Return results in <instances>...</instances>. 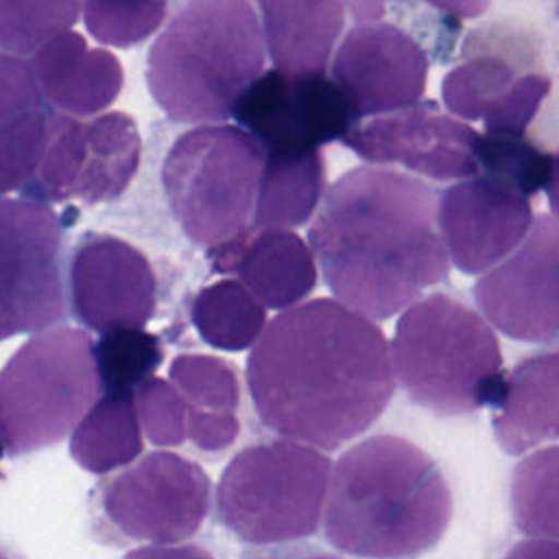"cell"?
<instances>
[{"label":"cell","mask_w":559,"mask_h":559,"mask_svg":"<svg viewBox=\"0 0 559 559\" xmlns=\"http://www.w3.org/2000/svg\"><path fill=\"white\" fill-rule=\"evenodd\" d=\"M247 389L269 430L330 452L373 426L395 371L371 319L317 297L266 323L247 358Z\"/></svg>","instance_id":"1"},{"label":"cell","mask_w":559,"mask_h":559,"mask_svg":"<svg viewBox=\"0 0 559 559\" xmlns=\"http://www.w3.org/2000/svg\"><path fill=\"white\" fill-rule=\"evenodd\" d=\"M439 197L384 166L343 173L325 192L308 242L328 288L367 319H389L445 280Z\"/></svg>","instance_id":"2"},{"label":"cell","mask_w":559,"mask_h":559,"mask_svg":"<svg viewBox=\"0 0 559 559\" xmlns=\"http://www.w3.org/2000/svg\"><path fill=\"white\" fill-rule=\"evenodd\" d=\"M452 493L437 463L400 435H373L332 467L325 539L360 559H413L439 544Z\"/></svg>","instance_id":"3"},{"label":"cell","mask_w":559,"mask_h":559,"mask_svg":"<svg viewBox=\"0 0 559 559\" xmlns=\"http://www.w3.org/2000/svg\"><path fill=\"white\" fill-rule=\"evenodd\" d=\"M264 72V35L249 0H190L146 55V87L175 122L218 124Z\"/></svg>","instance_id":"4"},{"label":"cell","mask_w":559,"mask_h":559,"mask_svg":"<svg viewBox=\"0 0 559 559\" xmlns=\"http://www.w3.org/2000/svg\"><path fill=\"white\" fill-rule=\"evenodd\" d=\"M391 360L406 395L437 415L498 406L507 384L493 330L445 293L417 299L402 312Z\"/></svg>","instance_id":"5"},{"label":"cell","mask_w":559,"mask_h":559,"mask_svg":"<svg viewBox=\"0 0 559 559\" xmlns=\"http://www.w3.org/2000/svg\"><path fill=\"white\" fill-rule=\"evenodd\" d=\"M100 395L90 332L59 325L33 334L0 369V439L9 456L57 445Z\"/></svg>","instance_id":"6"},{"label":"cell","mask_w":559,"mask_h":559,"mask_svg":"<svg viewBox=\"0 0 559 559\" xmlns=\"http://www.w3.org/2000/svg\"><path fill=\"white\" fill-rule=\"evenodd\" d=\"M330 476L332 461L308 443L255 441L225 465L214 491L216 518L249 546L310 537L325 511Z\"/></svg>","instance_id":"7"},{"label":"cell","mask_w":559,"mask_h":559,"mask_svg":"<svg viewBox=\"0 0 559 559\" xmlns=\"http://www.w3.org/2000/svg\"><path fill=\"white\" fill-rule=\"evenodd\" d=\"M266 153L236 124H201L181 133L162 166L168 207L181 231L218 247L253 227Z\"/></svg>","instance_id":"8"},{"label":"cell","mask_w":559,"mask_h":559,"mask_svg":"<svg viewBox=\"0 0 559 559\" xmlns=\"http://www.w3.org/2000/svg\"><path fill=\"white\" fill-rule=\"evenodd\" d=\"M210 507L207 472L181 454L155 450L92 487L90 533L107 546H175L197 535Z\"/></svg>","instance_id":"9"},{"label":"cell","mask_w":559,"mask_h":559,"mask_svg":"<svg viewBox=\"0 0 559 559\" xmlns=\"http://www.w3.org/2000/svg\"><path fill=\"white\" fill-rule=\"evenodd\" d=\"M63 227L37 199L0 197V341L66 317Z\"/></svg>","instance_id":"10"},{"label":"cell","mask_w":559,"mask_h":559,"mask_svg":"<svg viewBox=\"0 0 559 559\" xmlns=\"http://www.w3.org/2000/svg\"><path fill=\"white\" fill-rule=\"evenodd\" d=\"M266 155H308L343 140L358 124L347 98L328 74L262 72L234 114Z\"/></svg>","instance_id":"11"},{"label":"cell","mask_w":559,"mask_h":559,"mask_svg":"<svg viewBox=\"0 0 559 559\" xmlns=\"http://www.w3.org/2000/svg\"><path fill=\"white\" fill-rule=\"evenodd\" d=\"M474 299L509 338L559 341V218L535 216L522 245L478 277Z\"/></svg>","instance_id":"12"},{"label":"cell","mask_w":559,"mask_h":559,"mask_svg":"<svg viewBox=\"0 0 559 559\" xmlns=\"http://www.w3.org/2000/svg\"><path fill=\"white\" fill-rule=\"evenodd\" d=\"M478 131L443 114L435 100H424L367 118L341 142L369 164H402L428 179L454 181L478 175Z\"/></svg>","instance_id":"13"},{"label":"cell","mask_w":559,"mask_h":559,"mask_svg":"<svg viewBox=\"0 0 559 559\" xmlns=\"http://www.w3.org/2000/svg\"><path fill=\"white\" fill-rule=\"evenodd\" d=\"M332 81L347 98L358 122L421 103L428 57L400 26L356 24L332 57Z\"/></svg>","instance_id":"14"},{"label":"cell","mask_w":559,"mask_h":559,"mask_svg":"<svg viewBox=\"0 0 559 559\" xmlns=\"http://www.w3.org/2000/svg\"><path fill=\"white\" fill-rule=\"evenodd\" d=\"M74 319L98 334L144 328L157 308V280L148 258L111 234H85L70 258Z\"/></svg>","instance_id":"15"},{"label":"cell","mask_w":559,"mask_h":559,"mask_svg":"<svg viewBox=\"0 0 559 559\" xmlns=\"http://www.w3.org/2000/svg\"><path fill=\"white\" fill-rule=\"evenodd\" d=\"M437 221L452 264L465 275H476L509 258L535 216L528 197L476 175L443 190Z\"/></svg>","instance_id":"16"},{"label":"cell","mask_w":559,"mask_h":559,"mask_svg":"<svg viewBox=\"0 0 559 559\" xmlns=\"http://www.w3.org/2000/svg\"><path fill=\"white\" fill-rule=\"evenodd\" d=\"M218 273H236L253 297L273 310H288L317 286L312 249L286 227H249L225 245L210 249Z\"/></svg>","instance_id":"17"},{"label":"cell","mask_w":559,"mask_h":559,"mask_svg":"<svg viewBox=\"0 0 559 559\" xmlns=\"http://www.w3.org/2000/svg\"><path fill=\"white\" fill-rule=\"evenodd\" d=\"M548 92L546 74H518L498 57L467 59L441 81V96L450 114L483 120L485 133L524 135Z\"/></svg>","instance_id":"18"},{"label":"cell","mask_w":559,"mask_h":559,"mask_svg":"<svg viewBox=\"0 0 559 559\" xmlns=\"http://www.w3.org/2000/svg\"><path fill=\"white\" fill-rule=\"evenodd\" d=\"M28 63L44 100L74 118L100 114L124 85L120 59L105 48L87 46L76 31L52 37Z\"/></svg>","instance_id":"19"},{"label":"cell","mask_w":559,"mask_h":559,"mask_svg":"<svg viewBox=\"0 0 559 559\" xmlns=\"http://www.w3.org/2000/svg\"><path fill=\"white\" fill-rule=\"evenodd\" d=\"M48 129V107L31 63L0 52V197L35 179Z\"/></svg>","instance_id":"20"},{"label":"cell","mask_w":559,"mask_h":559,"mask_svg":"<svg viewBox=\"0 0 559 559\" xmlns=\"http://www.w3.org/2000/svg\"><path fill=\"white\" fill-rule=\"evenodd\" d=\"M255 2L273 66L290 74H325L345 26V0Z\"/></svg>","instance_id":"21"},{"label":"cell","mask_w":559,"mask_h":559,"mask_svg":"<svg viewBox=\"0 0 559 559\" xmlns=\"http://www.w3.org/2000/svg\"><path fill=\"white\" fill-rule=\"evenodd\" d=\"M493 435L507 454H524L559 439V347L533 354L511 369L496 406Z\"/></svg>","instance_id":"22"},{"label":"cell","mask_w":559,"mask_h":559,"mask_svg":"<svg viewBox=\"0 0 559 559\" xmlns=\"http://www.w3.org/2000/svg\"><path fill=\"white\" fill-rule=\"evenodd\" d=\"M142 140L135 120L107 111L85 122V159L76 197L85 203L116 201L140 168Z\"/></svg>","instance_id":"23"},{"label":"cell","mask_w":559,"mask_h":559,"mask_svg":"<svg viewBox=\"0 0 559 559\" xmlns=\"http://www.w3.org/2000/svg\"><path fill=\"white\" fill-rule=\"evenodd\" d=\"M70 454L90 474H111L142 454L135 393H103L70 435Z\"/></svg>","instance_id":"24"},{"label":"cell","mask_w":559,"mask_h":559,"mask_svg":"<svg viewBox=\"0 0 559 559\" xmlns=\"http://www.w3.org/2000/svg\"><path fill=\"white\" fill-rule=\"evenodd\" d=\"M325 190V157L321 151L308 155H266L253 225L299 227L306 225Z\"/></svg>","instance_id":"25"},{"label":"cell","mask_w":559,"mask_h":559,"mask_svg":"<svg viewBox=\"0 0 559 559\" xmlns=\"http://www.w3.org/2000/svg\"><path fill=\"white\" fill-rule=\"evenodd\" d=\"M190 319L199 336L225 352H242L266 328V308L238 280H218L201 288L190 306Z\"/></svg>","instance_id":"26"},{"label":"cell","mask_w":559,"mask_h":559,"mask_svg":"<svg viewBox=\"0 0 559 559\" xmlns=\"http://www.w3.org/2000/svg\"><path fill=\"white\" fill-rule=\"evenodd\" d=\"M511 511L524 535L559 542V445L542 448L515 465Z\"/></svg>","instance_id":"27"},{"label":"cell","mask_w":559,"mask_h":559,"mask_svg":"<svg viewBox=\"0 0 559 559\" xmlns=\"http://www.w3.org/2000/svg\"><path fill=\"white\" fill-rule=\"evenodd\" d=\"M103 393H135L164 360L159 336L144 328H118L94 343Z\"/></svg>","instance_id":"28"},{"label":"cell","mask_w":559,"mask_h":559,"mask_svg":"<svg viewBox=\"0 0 559 559\" xmlns=\"http://www.w3.org/2000/svg\"><path fill=\"white\" fill-rule=\"evenodd\" d=\"M478 170L524 197L546 188L552 173V155L513 133H480L476 144Z\"/></svg>","instance_id":"29"},{"label":"cell","mask_w":559,"mask_h":559,"mask_svg":"<svg viewBox=\"0 0 559 559\" xmlns=\"http://www.w3.org/2000/svg\"><path fill=\"white\" fill-rule=\"evenodd\" d=\"M79 0H0V52L35 55L52 37L72 31Z\"/></svg>","instance_id":"30"},{"label":"cell","mask_w":559,"mask_h":559,"mask_svg":"<svg viewBox=\"0 0 559 559\" xmlns=\"http://www.w3.org/2000/svg\"><path fill=\"white\" fill-rule=\"evenodd\" d=\"M173 386L188 404V413L236 415L240 382L234 365L210 354H179L168 367Z\"/></svg>","instance_id":"31"},{"label":"cell","mask_w":559,"mask_h":559,"mask_svg":"<svg viewBox=\"0 0 559 559\" xmlns=\"http://www.w3.org/2000/svg\"><path fill=\"white\" fill-rule=\"evenodd\" d=\"M87 33L107 46L131 48L153 35L168 11V0H83Z\"/></svg>","instance_id":"32"},{"label":"cell","mask_w":559,"mask_h":559,"mask_svg":"<svg viewBox=\"0 0 559 559\" xmlns=\"http://www.w3.org/2000/svg\"><path fill=\"white\" fill-rule=\"evenodd\" d=\"M85 159V122L68 114L50 116L48 142L35 179L46 201L76 197Z\"/></svg>","instance_id":"33"},{"label":"cell","mask_w":559,"mask_h":559,"mask_svg":"<svg viewBox=\"0 0 559 559\" xmlns=\"http://www.w3.org/2000/svg\"><path fill=\"white\" fill-rule=\"evenodd\" d=\"M142 432L153 445H179L188 439V404L164 378H148L135 389Z\"/></svg>","instance_id":"34"},{"label":"cell","mask_w":559,"mask_h":559,"mask_svg":"<svg viewBox=\"0 0 559 559\" xmlns=\"http://www.w3.org/2000/svg\"><path fill=\"white\" fill-rule=\"evenodd\" d=\"M402 2L411 4L413 0H345V7L349 9L356 24H371V22H380L389 13V4H402ZM421 2L454 35L459 33L461 20L478 17L491 4V0H421Z\"/></svg>","instance_id":"35"},{"label":"cell","mask_w":559,"mask_h":559,"mask_svg":"<svg viewBox=\"0 0 559 559\" xmlns=\"http://www.w3.org/2000/svg\"><path fill=\"white\" fill-rule=\"evenodd\" d=\"M240 432L238 415L188 413V439L207 454H221L234 445Z\"/></svg>","instance_id":"36"},{"label":"cell","mask_w":559,"mask_h":559,"mask_svg":"<svg viewBox=\"0 0 559 559\" xmlns=\"http://www.w3.org/2000/svg\"><path fill=\"white\" fill-rule=\"evenodd\" d=\"M242 559H338V557L314 546L286 542V544H269V546H249L245 548Z\"/></svg>","instance_id":"37"},{"label":"cell","mask_w":559,"mask_h":559,"mask_svg":"<svg viewBox=\"0 0 559 559\" xmlns=\"http://www.w3.org/2000/svg\"><path fill=\"white\" fill-rule=\"evenodd\" d=\"M124 559H214L210 550L197 544H181V546H142L129 550Z\"/></svg>","instance_id":"38"},{"label":"cell","mask_w":559,"mask_h":559,"mask_svg":"<svg viewBox=\"0 0 559 559\" xmlns=\"http://www.w3.org/2000/svg\"><path fill=\"white\" fill-rule=\"evenodd\" d=\"M504 559H559V542L531 537L526 542L515 544Z\"/></svg>","instance_id":"39"},{"label":"cell","mask_w":559,"mask_h":559,"mask_svg":"<svg viewBox=\"0 0 559 559\" xmlns=\"http://www.w3.org/2000/svg\"><path fill=\"white\" fill-rule=\"evenodd\" d=\"M546 194H548V203L552 214L559 218V151L552 155V173L550 179L546 183Z\"/></svg>","instance_id":"40"},{"label":"cell","mask_w":559,"mask_h":559,"mask_svg":"<svg viewBox=\"0 0 559 559\" xmlns=\"http://www.w3.org/2000/svg\"><path fill=\"white\" fill-rule=\"evenodd\" d=\"M0 559H24L15 548L0 544Z\"/></svg>","instance_id":"41"},{"label":"cell","mask_w":559,"mask_h":559,"mask_svg":"<svg viewBox=\"0 0 559 559\" xmlns=\"http://www.w3.org/2000/svg\"><path fill=\"white\" fill-rule=\"evenodd\" d=\"M4 452H7V448H4V443H2V439H0V459L4 456Z\"/></svg>","instance_id":"42"},{"label":"cell","mask_w":559,"mask_h":559,"mask_svg":"<svg viewBox=\"0 0 559 559\" xmlns=\"http://www.w3.org/2000/svg\"><path fill=\"white\" fill-rule=\"evenodd\" d=\"M557 15H559V7H557Z\"/></svg>","instance_id":"43"}]
</instances>
